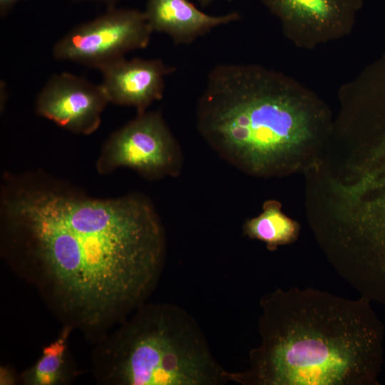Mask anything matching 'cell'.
I'll return each instance as SVG.
<instances>
[{
	"label": "cell",
	"instance_id": "2",
	"mask_svg": "<svg viewBox=\"0 0 385 385\" xmlns=\"http://www.w3.org/2000/svg\"><path fill=\"white\" fill-rule=\"evenodd\" d=\"M196 129L223 160L259 178L306 174L332 133L329 107L284 73L257 63H220L208 72Z\"/></svg>",
	"mask_w": 385,
	"mask_h": 385
},
{
	"label": "cell",
	"instance_id": "1",
	"mask_svg": "<svg viewBox=\"0 0 385 385\" xmlns=\"http://www.w3.org/2000/svg\"><path fill=\"white\" fill-rule=\"evenodd\" d=\"M166 246L143 194L96 197L40 170L1 177V257L63 326L93 344L147 302Z\"/></svg>",
	"mask_w": 385,
	"mask_h": 385
},
{
	"label": "cell",
	"instance_id": "9",
	"mask_svg": "<svg viewBox=\"0 0 385 385\" xmlns=\"http://www.w3.org/2000/svg\"><path fill=\"white\" fill-rule=\"evenodd\" d=\"M174 71L159 58H123L100 71V84L109 103L134 108L140 113L163 97L165 78Z\"/></svg>",
	"mask_w": 385,
	"mask_h": 385
},
{
	"label": "cell",
	"instance_id": "12",
	"mask_svg": "<svg viewBox=\"0 0 385 385\" xmlns=\"http://www.w3.org/2000/svg\"><path fill=\"white\" fill-rule=\"evenodd\" d=\"M242 231L245 236L264 242L272 251L294 242L299 235L300 225L282 212L279 201L268 200L263 203L258 215L244 222Z\"/></svg>",
	"mask_w": 385,
	"mask_h": 385
},
{
	"label": "cell",
	"instance_id": "5",
	"mask_svg": "<svg viewBox=\"0 0 385 385\" xmlns=\"http://www.w3.org/2000/svg\"><path fill=\"white\" fill-rule=\"evenodd\" d=\"M181 146L160 111H146L113 132L96 163L102 175L128 168L154 181L177 178L183 167Z\"/></svg>",
	"mask_w": 385,
	"mask_h": 385
},
{
	"label": "cell",
	"instance_id": "10",
	"mask_svg": "<svg viewBox=\"0 0 385 385\" xmlns=\"http://www.w3.org/2000/svg\"><path fill=\"white\" fill-rule=\"evenodd\" d=\"M143 11L152 31L166 34L175 45L191 44L240 18L237 11L222 15L205 13L189 0H146Z\"/></svg>",
	"mask_w": 385,
	"mask_h": 385
},
{
	"label": "cell",
	"instance_id": "16",
	"mask_svg": "<svg viewBox=\"0 0 385 385\" xmlns=\"http://www.w3.org/2000/svg\"><path fill=\"white\" fill-rule=\"evenodd\" d=\"M76 1H91L100 3L106 6L107 9L115 7L117 4L124 0H74Z\"/></svg>",
	"mask_w": 385,
	"mask_h": 385
},
{
	"label": "cell",
	"instance_id": "13",
	"mask_svg": "<svg viewBox=\"0 0 385 385\" xmlns=\"http://www.w3.org/2000/svg\"><path fill=\"white\" fill-rule=\"evenodd\" d=\"M370 232L377 245L385 251V194L366 202Z\"/></svg>",
	"mask_w": 385,
	"mask_h": 385
},
{
	"label": "cell",
	"instance_id": "3",
	"mask_svg": "<svg viewBox=\"0 0 385 385\" xmlns=\"http://www.w3.org/2000/svg\"><path fill=\"white\" fill-rule=\"evenodd\" d=\"M260 344L249 366L229 372L242 385L377 384L384 331L361 297L313 288L277 289L262 297Z\"/></svg>",
	"mask_w": 385,
	"mask_h": 385
},
{
	"label": "cell",
	"instance_id": "15",
	"mask_svg": "<svg viewBox=\"0 0 385 385\" xmlns=\"http://www.w3.org/2000/svg\"><path fill=\"white\" fill-rule=\"evenodd\" d=\"M22 0H0V15L4 17L13 7Z\"/></svg>",
	"mask_w": 385,
	"mask_h": 385
},
{
	"label": "cell",
	"instance_id": "17",
	"mask_svg": "<svg viewBox=\"0 0 385 385\" xmlns=\"http://www.w3.org/2000/svg\"><path fill=\"white\" fill-rule=\"evenodd\" d=\"M218 1V0H197L198 3L202 7H206L209 5L212 4L213 2ZM227 1L228 2L232 1V0H224Z\"/></svg>",
	"mask_w": 385,
	"mask_h": 385
},
{
	"label": "cell",
	"instance_id": "8",
	"mask_svg": "<svg viewBox=\"0 0 385 385\" xmlns=\"http://www.w3.org/2000/svg\"><path fill=\"white\" fill-rule=\"evenodd\" d=\"M109 103L101 84L68 73L52 76L38 92L36 113L76 134L90 135Z\"/></svg>",
	"mask_w": 385,
	"mask_h": 385
},
{
	"label": "cell",
	"instance_id": "6",
	"mask_svg": "<svg viewBox=\"0 0 385 385\" xmlns=\"http://www.w3.org/2000/svg\"><path fill=\"white\" fill-rule=\"evenodd\" d=\"M153 33L143 11L108 8L68 31L55 43L53 55L101 71L130 51L145 48Z\"/></svg>",
	"mask_w": 385,
	"mask_h": 385
},
{
	"label": "cell",
	"instance_id": "7",
	"mask_svg": "<svg viewBox=\"0 0 385 385\" xmlns=\"http://www.w3.org/2000/svg\"><path fill=\"white\" fill-rule=\"evenodd\" d=\"M295 46L314 49L354 29L364 0H260Z\"/></svg>",
	"mask_w": 385,
	"mask_h": 385
},
{
	"label": "cell",
	"instance_id": "4",
	"mask_svg": "<svg viewBox=\"0 0 385 385\" xmlns=\"http://www.w3.org/2000/svg\"><path fill=\"white\" fill-rule=\"evenodd\" d=\"M91 372L103 385H221L228 371L197 322L170 303L145 302L94 344Z\"/></svg>",
	"mask_w": 385,
	"mask_h": 385
},
{
	"label": "cell",
	"instance_id": "14",
	"mask_svg": "<svg viewBox=\"0 0 385 385\" xmlns=\"http://www.w3.org/2000/svg\"><path fill=\"white\" fill-rule=\"evenodd\" d=\"M19 382V374H17L14 368L10 365L1 366L0 369V384L13 385Z\"/></svg>",
	"mask_w": 385,
	"mask_h": 385
},
{
	"label": "cell",
	"instance_id": "11",
	"mask_svg": "<svg viewBox=\"0 0 385 385\" xmlns=\"http://www.w3.org/2000/svg\"><path fill=\"white\" fill-rule=\"evenodd\" d=\"M73 330L63 326L58 336L44 346L36 361L19 374L23 385H67L78 375L79 370L69 346Z\"/></svg>",
	"mask_w": 385,
	"mask_h": 385
}]
</instances>
